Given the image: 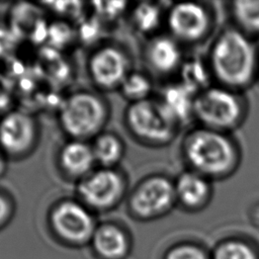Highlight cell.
Listing matches in <instances>:
<instances>
[{"instance_id":"6da1fadb","label":"cell","mask_w":259,"mask_h":259,"mask_svg":"<svg viewBox=\"0 0 259 259\" xmlns=\"http://www.w3.org/2000/svg\"><path fill=\"white\" fill-rule=\"evenodd\" d=\"M109 117V103L95 90L73 91L64 98L58 109L59 125L72 140L92 141L105 131Z\"/></svg>"},{"instance_id":"7a4b0ae2","label":"cell","mask_w":259,"mask_h":259,"mask_svg":"<svg viewBox=\"0 0 259 259\" xmlns=\"http://www.w3.org/2000/svg\"><path fill=\"white\" fill-rule=\"evenodd\" d=\"M211 66L217 77L231 86L247 84L254 73L255 53L249 39L229 29L217 39L211 51Z\"/></svg>"},{"instance_id":"3957f363","label":"cell","mask_w":259,"mask_h":259,"mask_svg":"<svg viewBox=\"0 0 259 259\" xmlns=\"http://www.w3.org/2000/svg\"><path fill=\"white\" fill-rule=\"evenodd\" d=\"M127 133L147 146H163L172 141L177 122L159 99L152 97L128 103L123 113Z\"/></svg>"},{"instance_id":"277c9868","label":"cell","mask_w":259,"mask_h":259,"mask_svg":"<svg viewBox=\"0 0 259 259\" xmlns=\"http://www.w3.org/2000/svg\"><path fill=\"white\" fill-rule=\"evenodd\" d=\"M183 151L188 163L198 173L206 175L227 173L236 161L233 144L211 128L192 132L184 142Z\"/></svg>"},{"instance_id":"5b68a950","label":"cell","mask_w":259,"mask_h":259,"mask_svg":"<svg viewBox=\"0 0 259 259\" xmlns=\"http://www.w3.org/2000/svg\"><path fill=\"white\" fill-rule=\"evenodd\" d=\"M49 227L64 244L82 247L90 244L97 227L94 212L77 197L57 200L48 213Z\"/></svg>"},{"instance_id":"8992f818","label":"cell","mask_w":259,"mask_h":259,"mask_svg":"<svg viewBox=\"0 0 259 259\" xmlns=\"http://www.w3.org/2000/svg\"><path fill=\"white\" fill-rule=\"evenodd\" d=\"M76 185V197L93 212L112 210L128 194L127 177L117 167H96Z\"/></svg>"},{"instance_id":"52a82bcc","label":"cell","mask_w":259,"mask_h":259,"mask_svg":"<svg viewBox=\"0 0 259 259\" xmlns=\"http://www.w3.org/2000/svg\"><path fill=\"white\" fill-rule=\"evenodd\" d=\"M175 199V184L162 174H151L131 189L126 196V208L134 219L151 221L166 213Z\"/></svg>"},{"instance_id":"ba28073f","label":"cell","mask_w":259,"mask_h":259,"mask_svg":"<svg viewBox=\"0 0 259 259\" xmlns=\"http://www.w3.org/2000/svg\"><path fill=\"white\" fill-rule=\"evenodd\" d=\"M88 76L99 91L118 90L132 71L131 57L124 49L113 44L95 48L87 60Z\"/></svg>"},{"instance_id":"9c48e42d","label":"cell","mask_w":259,"mask_h":259,"mask_svg":"<svg viewBox=\"0 0 259 259\" xmlns=\"http://www.w3.org/2000/svg\"><path fill=\"white\" fill-rule=\"evenodd\" d=\"M39 124L31 113L11 109L0 117V149L9 159L29 156L39 140Z\"/></svg>"},{"instance_id":"30bf717a","label":"cell","mask_w":259,"mask_h":259,"mask_svg":"<svg viewBox=\"0 0 259 259\" xmlns=\"http://www.w3.org/2000/svg\"><path fill=\"white\" fill-rule=\"evenodd\" d=\"M193 113L211 130L227 128L238 121L241 106L232 92L223 88H208L195 96Z\"/></svg>"},{"instance_id":"8fae6325","label":"cell","mask_w":259,"mask_h":259,"mask_svg":"<svg viewBox=\"0 0 259 259\" xmlns=\"http://www.w3.org/2000/svg\"><path fill=\"white\" fill-rule=\"evenodd\" d=\"M96 161L90 142L68 139L59 149L57 166L66 179L76 183L96 168Z\"/></svg>"},{"instance_id":"7c38bea8","label":"cell","mask_w":259,"mask_h":259,"mask_svg":"<svg viewBox=\"0 0 259 259\" xmlns=\"http://www.w3.org/2000/svg\"><path fill=\"white\" fill-rule=\"evenodd\" d=\"M167 24L174 36L192 41L204 34L208 26V17L202 6L192 2H181L170 8Z\"/></svg>"},{"instance_id":"4fadbf2b","label":"cell","mask_w":259,"mask_h":259,"mask_svg":"<svg viewBox=\"0 0 259 259\" xmlns=\"http://www.w3.org/2000/svg\"><path fill=\"white\" fill-rule=\"evenodd\" d=\"M131 245L126 231L111 222L98 224L90 241L92 250L100 259H125Z\"/></svg>"},{"instance_id":"5bb4252c","label":"cell","mask_w":259,"mask_h":259,"mask_svg":"<svg viewBox=\"0 0 259 259\" xmlns=\"http://www.w3.org/2000/svg\"><path fill=\"white\" fill-rule=\"evenodd\" d=\"M181 52L171 37L159 35L151 38L145 48V60L158 74H168L180 64Z\"/></svg>"},{"instance_id":"9a60e30c","label":"cell","mask_w":259,"mask_h":259,"mask_svg":"<svg viewBox=\"0 0 259 259\" xmlns=\"http://www.w3.org/2000/svg\"><path fill=\"white\" fill-rule=\"evenodd\" d=\"M90 143L98 167L116 168L124 157L125 144L116 133L103 131Z\"/></svg>"},{"instance_id":"2e32d148","label":"cell","mask_w":259,"mask_h":259,"mask_svg":"<svg viewBox=\"0 0 259 259\" xmlns=\"http://www.w3.org/2000/svg\"><path fill=\"white\" fill-rule=\"evenodd\" d=\"M195 92L184 84H175L164 89L161 103L164 105L169 114L178 123L187 119L194 108Z\"/></svg>"},{"instance_id":"e0dca14e","label":"cell","mask_w":259,"mask_h":259,"mask_svg":"<svg viewBox=\"0 0 259 259\" xmlns=\"http://www.w3.org/2000/svg\"><path fill=\"white\" fill-rule=\"evenodd\" d=\"M174 184L176 198L187 206L201 204L209 193L206 180L199 173L192 171L182 173Z\"/></svg>"},{"instance_id":"ac0fdd59","label":"cell","mask_w":259,"mask_h":259,"mask_svg":"<svg viewBox=\"0 0 259 259\" xmlns=\"http://www.w3.org/2000/svg\"><path fill=\"white\" fill-rule=\"evenodd\" d=\"M131 20L138 32L150 34L161 24L162 10L155 3L141 2L131 9Z\"/></svg>"},{"instance_id":"d6986e66","label":"cell","mask_w":259,"mask_h":259,"mask_svg":"<svg viewBox=\"0 0 259 259\" xmlns=\"http://www.w3.org/2000/svg\"><path fill=\"white\" fill-rule=\"evenodd\" d=\"M153 83L148 74L132 70L121 83L118 91L128 103L142 101L151 97Z\"/></svg>"},{"instance_id":"ffe728a7","label":"cell","mask_w":259,"mask_h":259,"mask_svg":"<svg viewBox=\"0 0 259 259\" xmlns=\"http://www.w3.org/2000/svg\"><path fill=\"white\" fill-rule=\"evenodd\" d=\"M208 76L205 66L197 60L185 63L181 69V83L190 88L193 92L206 86L208 83Z\"/></svg>"},{"instance_id":"44dd1931","label":"cell","mask_w":259,"mask_h":259,"mask_svg":"<svg viewBox=\"0 0 259 259\" xmlns=\"http://www.w3.org/2000/svg\"><path fill=\"white\" fill-rule=\"evenodd\" d=\"M233 10L237 20L245 28L259 31V1H237Z\"/></svg>"},{"instance_id":"7402d4cb","label":"cell","mask_w":259,"mask_h":259,"mask_svg":"<svg viewBox=\"0 0 259 259\" xmlns=\"http://www.w3.org/2000/svg\"><path fill=\"white\" fill-rule=\"evenodd\" d=\"M90 5L97 19L113 21L126 11L128 3L122 1H94Z\"/></svg>"},{"instance_id":"603a6c76","label":"cell","mask_w":259,"mask_h":259,"mask_svg":"<svg viewBox=\"0 0 259 259\" xmlns=\"http://www.w3.org/2000/svg\"><path fill=\"white\" fill-rule=\"evenodd\" d=\"M46 9L52 11L61 20L80 19L84 11V3L78 1L66 2H44L41 3Z\"/></svg>"},{"instance_id":"cb8c5ba5","label":"cell","mask_w":259,"mask_h":259,"mask_svg":"<svg viewBox=\"0 0 259 259\" xmlns=\"http://www.w3.org/2000/svg\"><path fill=\"white\" fill-rule=\"evenodd\" d=\"M77 35L74 32L72 25L65 20H59L57 22L51 23L48 27V41L54 44L57 49H60L63 46H67L72 41L74 36Z\"/></svg>"},{"instance_id":"d4e9b609","label":"cell","mask_w":259,"mask_h":259,"mask_svg":"<svg viewBox=\"0 0 259 259\" xmlns=\"http://www.w3.org/2000/svg\"><path fill=\"white\" fill-rule=\"evenodd\" d=\"M214 259H256V257L248 245L242 242L231 241L218 248Z\"/></svg>"},{"instance_id":"484cf974","label":"cell","mask_w":259,"mask_h":259,"mask_svg":"<svg viewBox=\"0 0 259 259\" xmlns=\"http://www.w3.org/2000/svg\"><path fill=\"white\" fill-rule=\"evenodd\" d=\"M15 87L7 73L0 70V116L13 109Z\"/></svg>"},{"instance_id":"4316f807","label":"cell","mask_w":259,"mask_h":259,"mask_svg":"<svg viewBox=\"0 0 259 259\" xmlns=\"http://www.w3.org/2000/svg\"><path fill=\"white\" fill-rule=\"evenodd\" d=\"M15 212V203L11 195L0 188V230L6 227Z\"/></svg>"},{"instance_id":"83f0119b","label":"cell","mask_w":259,"mask_h":259,"mask_svg":"<svg viewBox=\"0 0 259 259\" xmlns=\"http://www.w3.org/2000/svg\"><path fill=\"white\" fill-rule=\"evenodd\" d=\"M166 259H206V257L200 249L194 246L181 245L170 250Z\"/></svg>"},{"instance_id":"f1b7e54d","label":"cell","mask_w":259,"mask_h":259,"mask_svg":"<svg viewBox=\"0 0 259 259\" xmlns=\"http://www.w3.org/2000/svg\"><path fill=\"white\" fill-rule=\"evenodd\" d=\"M8 161H9V158L0 149V179L6 174L8 170Z\"/></svg>"}]
</instances>
